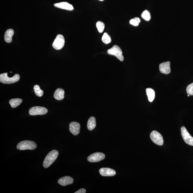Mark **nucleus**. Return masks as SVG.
Returning a JSON list of instances; mask_svg holds the SVG:
<instances>
[{"label": "nucleus", "instance_id": "obj_1", "mask_svg": "<svg viewBox=\"0 0 193 193\" xmlns=\"http://www.w3.org/2000/svg\"><path fill=\"white\" fill-rule=\"evenodd\" d=\"M59 155L58 151L54 150L49 152L44 159L43 166L45 168L49 167L56 160Z\"/></svg>", "mask_w": 193, "mask_h": 193}, {"label": "nucleus", "instance_id": "obj_2", "mask_svg": "<svg viewBox=\"0 0 193 193\" xmlns=\"http://www.w3.org/2000/svg\"><path fill=\"white\" fill-rule=\"evenodd\" d=\"M37 147V145L34 141L25 140L18 143L16 148L20 150H33Z\"/></svg>", "mask_w": 193, "mask_h": 193}, {"label": "nucleus", "instance_id": "obj_3", "mask_svg": "<svg viewBox=\"0 0 193 193\" xmlns=\"http://www.w3.org/2000/svg\"><path fill=\"white\" fill-rule=\"evenodd\" d=\"M20 76L19 74H16L11 78L8 76V73L1 74L0 75V82L3 83L10 84L15 83L19 81Z\"/></svg>", "mask_w": 193, "mask_h": 193}, {"label": "nucleus", "instance_id": "obj_4", "mask_svg": "<svg viewBox=\"0 0 193 193\" xmlns=\"http://www.w3.org/2000/svg\"><path fill=\"white\" fill-rule=\"evenodd\" d=\"M107 53L110 55L115 56L121 61H123L124 60L122 52L118 46H113L112 48L107 50Z\"/></svg>", "mask_w": 193, "mask_h": 193}, {"label": "nucleus", "instance_id": "obj_5", "mask_svg": "<svg viewBox=\"0 0 193 193\" xmlns=\"http://www.w3.org/2000/svg\"><path fill=\"white\" fill-rule=\"evenodd\" d=\"M65 44V39L63 36L58 34L56 38L52 44L53 47L56 50H59L62 49Z\"/></svg>", "mask_w": 193, "mask_h": 193}, {"label": "nucleus", "instance_id": "obj_6", "mask_svg": "<svg viewBox=\"0 0 193 193\" xmlns=\"http://www.w3.org/2000/svg\"><path fill=\"white\" fill-rule=\"evenodd\" d=\"M150 138L155 144L162 146L164 144V140L162 136L158 132L153 131L152 132L150 135Z\"/></svg>", "mask_w": 193, "mask_h": 193}, {"label": "nucleus", "instance_id": "obj_7", "mask_svg": "<svg viewBox=\"0 0 193 193\" xmlns=\"http://www.w3.org/2000/svg\"><path fill=\"white\" fill-rule=\"evenodd\" d=\"M181 131L183 139L186 143L193 146V137L189 134L185 127L182 126L181 128Z\"/></svg>", "mask_w": 193, "mask_h": 193}, {"label": "nucleus", "instance_id": "obj_8", "mask_svg": "<svg viewBox=\"0 0 193 193\" xmlns=\"http://www.w3.org/2000/svg\"><path fill=\"white\" fill-rule=\"evenodd\" d=\"M48 110L45 107L40 106H35L32 107L29 110V114L30 115H43L46 114L48 113Z\"/></svg>", "mask_w": 193, "mask_h": 193}, {"label": "nucleus", "instance_id": "obj_9", "mask_svg": "<svg viewBox=\"0 0 193 193\" xmlns=\"http://www.w3.org/2000/svg\"><path fill=\"white\" fill-rule=\"evenodd\" d=\"M105 155L102 152H96L93 153L89 156L87 160L90 162H97L105 159Z\"/></svg>", "mask_w": 193, "mask_h": 193}, {"label": "nucleus", "instance_id": "obj_10", "mask_svg": "<svg viewBox=\"0 0 193 193\" xmlns=\"http://www.w3.org/2000/svg\"><path fill=\"white\" fill-rule=\"evenodd\" d=\"M80 124L77 122H72L69 125V129L71 132L75 136H76L80 133Z\"/></svg>", "mask_w": 193, "mask_h": 193}, {"label": "nucleus", "instance_id": "obj_11", "mask_svg": "<svg viewBox=\"0 0 193 193\" xmlns=\"http://www.w3.org/2000/svg\"><path fill=\"white\" fill-rule=\"evenodd\" d=\"M159 70L161 73L165 74H169L171 72L170 62L167 61L160 64Z\"/></svg>", "mask_w": 193, "mask_h": 193}, {"label": "nucleus", "instance_id": "obj_12", "mask_svg": "<svg viewBox=\"0 0 193 193\" xmlns=\"http://www.w3.org/2000/svg\"><path fill=\"white\" fill-rule=\"evenodd\" d=\"M99 172L103 176H113L116 174L115 170L108 168H102L100 169Z\"/></svg>", "mask_w": 193, "mask_h": 193}, {"label": "nucleus", "instance_id": "obj_13", "mask_svg": "<svg viewBox=\"0 0 193 193\" xmlns=\"http://www.w3.org/2000/svg\"><path fill=\"white\" fill-rule=\"evenodd\" d=\"M74 180L70 176H66L61 178L58 179V184L62 186H66L73 183Z\"/></svg>", "mask_w": 193, "mask_h": 193}, {"label": "nucleus", "instance_id": "obj_14", "mask_svg": "<svg viewBox=\"0 0 193 193\" xmlns=\"http://www.w3.org/2000/svg\"><path fill=\"white\" fill-rule=\"evenodd\" d=\"M55 7L60 8V9H65L68 11H72L74 9L73 6L72 5L66 2H62L56 3L54 4Z\"/></svg>", "mask_w": 193, "mask_h": 193}, {"label": "nucleus", "instance_id": "obj_15", "mask_svg": "<svg viewBox=\"0 0 193 193\" xmlns=\"http://www.w3.org/2000/svg\"><path fill=\"white\" fill-rule=\"evenodd\" d=\"M14 34V31L13 29H8L6 31L4 35V40L6 43H10L12 42Z\"/></svg>", "mask_w": 193, "mask_h": 193}, {"label": "nucleus", "instance_id": "obj_16", "mask_svg": "<svg viewBox=\"0 0 193 193\" xmlns=\"http://www.w3.org/2000/svg\"><path fill=\"white\" fill-rule=\"evenodd\" d=\"M64 90L62 88H58L56 90L54 94V97L57 100H62L64 98Z\"/></svg>", "mask_w": 193, "mask_h": 193}, {"label": "nucleus", "instance_id": "obj_17", "mask_svg": "<svg viewBox=\"0 0 193 193\" xmlns=\"http://www.w3.org/2000/svg\"><path fill=\"white\" fill-rule=\"evenodd\" d=\"M96 120L95 117H91L89 119L87 122V128L90 131H92L96 127Z\"/></svg>", "mask_w": 193, "mask_h": 193}, {"label": "nucleus", "instance_id": "obj_18", "mask_svg": "<svg viewBox=\"0 0 193 193\" xmlns=\"http://www.w3.org/2000/svg\"><path fill=\"white\" fill-rule=\"evenodd\" d=\"M22 100L20 98H14L10 100L9 103L12 108H15L19 106L22 103Z\"/></svg>", "mask_w": 193, "mask_h": 193}, {"label": "nucleus", "instance_id": "obj_19", "mask_svg": "<svg viewBox=\"0 0 193 193\" xmlns=\"http://www.w3.org/2000/svg\"><path fill=\"white\" fill-rule=\"evenodd\" d=\"M146 92L149 101L151 102H153L155 98L154 90L151 88H147L146 89Z\"/></svg>", "mask_w": 193, "mask_h": 193}, {"label": "nucleus", "instance_id": "obj_20", "mask_svg": "<svg viewBox=\"0 0 193 193\" xmlns=\"http://www.w3.org/2000/svg\"><path fill=\"white\" fill-rule=\"evenodd\" d=\"M102 40L105 44H108L111 42V38L107 33H105L102 38Z\"/></svg>", "mask_w": 193, "mask_h": 193}, {"label": "nucleus", "instance_id": "obj_21", "mask_svg": "<svg viewBox=\"0 0 193 193\" xmlns=\"http://www.w3.org/2000/svg\"><path fill=\"white\" fill-rule=\"evenodd\" d=\"M33 88L35 94L37 96L41 97L43 95V91L41 90L38 85H35L34 86Z\"/></svg>", "mask_w": 193, "mask_h": 193}, {"label": "nucleus", "instance_id": "obj_22", "mask_svg": "<svg viewBox=\"0 0 193 193\" xmlns=\"http://www.w3.org/2000/svg\"><path fill=\"white\" fill-rule=\"evenodd\" d=\"M96 27L98 31L100 33L103 32L105 28V25L101 21H98L96 23Z\"/></svg>", "mask_w": 193, "mask_h": 193}, {"label": "nucleus", "instance_id": "obj_23", "mask_svg": "<svg viewBox=\"0 0 193 193\" xmlns=\"http://www.w3.org/2000/svg\"><path fill=\"white\" fill-rule=\"evenodd\" d=\"M141 17L146 21H149L151 19V14L149 11L145 10L141 14Z\"/></svg>", "mask_w": 193, "mask_h": 193}, {"label": "nucleus", "instance_id": "obj_24", "mask_svg": "<svg viewBox=\"0 0 193 193\" xmlns=\"http://www.w3.org/2000/svg\"><path fill=\"white\" fill-rule=\"evenodd\" d=\"M140 19L139 18L136 17L130 20V24L135 26H137L140 22Z\"/></svg>", "mask_w": 193, "mask_h": 193}, {"label": "nucleus", "instance_id": "obj_25", "mask_svg": "<svg viewBox=\"0 0 193 193\" xmlns=\"http://www.w3.org/2000/svg\"><path fill=\"white\" fill-rule=\"evenodd\" d=\"M186 92L188 95H193V83L188 85L186 88Z\"/></svg>", "mask_w": 193, "mask_h": 193}, {"label": "nucleus", "instance_id": "obj_26", "mask_svg": "<svg viewBox=\"0 0 193 193\" xmlns=\"http://www.w3.org/2000/svg\"><path fill=\"white\" fill-rule=\"evenodd\" d=\"M86 192L85 189H81L78 191L75 192V193H85Z\"/></svg>", "mask_w": 193, "mask_h": 193}, {"label": "nucleus", "instance_id": "obj_27", "mask_svg": "<svg viewBox=\"0 0 193 193\" xmlns=\"http://www.w3.org/2000/svg\"><path fill=\"white\" fill-rule=\"evenodd\" d=\"M99 1H104V0H99Z\"/></svg>", "mask_w": 193, "mask_h": 193}, {"label": "nucleus", "instance_id": "obj_28", "mask_svg": "<svg viewBox=\"0 0 193 193\" xmlns=\"http://www.w3.org/2000/svg\"><path fill=\"white\" fill-rule=\"evenodd\" d=\"M189 95H188V96L189 97Z\"/></svg>", "mask_w": 193, "mask_h": 193}]
</instances>
